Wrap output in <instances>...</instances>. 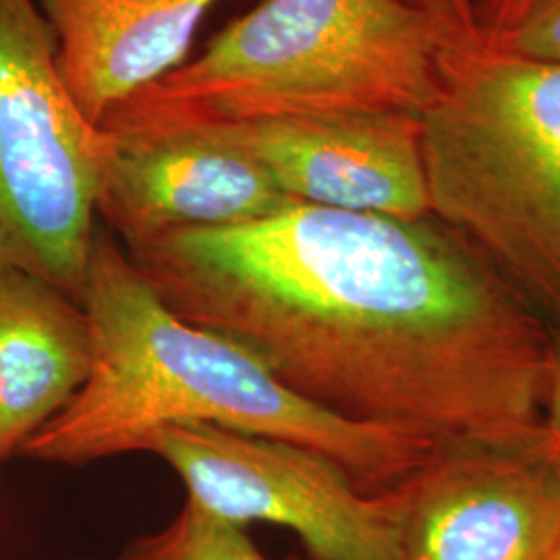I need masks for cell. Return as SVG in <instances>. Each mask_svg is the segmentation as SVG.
<instances>
[{
  "mask_svg": "<svg viewBox=\"0 0 560 560\" xmlns=\"http://www.w3.org/2000/svg\"><path fill=\"white\" fill-rule=\"evenodd\" d=\"M143 453L179 476L187 501L241 527L291 529L314 560H397L390 490L361 492L318 453L212 423L166 425Z\"/></svg>",
  "mask_w": 560,
  "mask_h": 560,
  "instance_id": "8992f818",
  "label": "cell"
},
{
  "mask_svg": "<svg viewBox=\"0 0 560 560\" xmlns=\"http://www.w3.org/2000/svg\"><path fill=\"white\" fill-rule=\"evenodd\" d=\"M548 560H560V541H559V546H557V550H555V552H552V557H550V559Z\"/></svg>",
  "mask_w": 560,
  "mask_h": 560,
  "instance_id": "e0dca14e",
  "label": "cell"
},
{
  "mask_svg": "<svg viewBox=\"0 0 560 560\" xmlns=\"http://www.w3.org/2000/svg\"><path fill=\"white\" fill-rule=\"evenodd\" d=\"M459 32L405 0H266L198 59L122 102L101 129L407 113L421 117Z\"/></svg>",
  "mask_w": 560,
  "mask_h": 560,
  "instance_id": "3957f363",
  "label": "cell"
},
{
  "mask_svg": "<svg viewBox=\"0 0 560 560\" xmlns=\"http://www.w3.org/2000/svg\"><path fill=\"white\" fill-rule=\"evenodd\" d=\"M108 136L96 217L125 247L175 231L261 221L298 203L214 127Z\"/></svg>",
  "mask_w": 560,
  "mask_h": 560,
  "instance_id": "9c48e42d",
  "label": "cell"
},
{
  "mask_svg": "<svg viewBox=\"0 0 560 560\" xmlns=\"http://www.w3.org/2000/svg\"><path fill=\"white\" fill-rule=\"evenodd\" d=\"M544 460L557 474L560 481V340L555 342L546 405H544Z\"/></svg>",
  "mask_w": 560,
  "mask_h": 560,
  "instance_id": "9a60e30c",
  "label": "cell"
},
{
  "mask_svg": "<svg viewBox=\"0 0 560 560\" xmlns=\"http://www.w3.org/2000/svg\"><path fill=\"white\" fill-rule=\"evenodd\" d=\"M432 217L560 320V67L453 34L421 115Z\"/></svg>",
  "mask_w": 560,
  "mask_h": 560,
  "instance_id": "277c9868",
  "label": "cell"
},
{
  "mask_svg": "<svg viewBox=\"0 0 560 560\" xmlns=\"http://www.w3.org/2000/svg\"><path fill=\"white\" fill-rule=\"evenodd\" d=\"M214 127L289 200L395 219L432 217L423 125L407 113H342Z\"/></svg>",
  "mask_w": 560,
  "mask_h": 560,
  "instance_id": "ba28073f",
  "label": "cell"
},
{
  "mask_svg": "<svg viewBox=\"0 0 560 560\" xmlns=\"http://www.w3.org/2000/svg\"><path fill=\"white\" fill-rule=\"evenodd\" d=\"M488 44L521 59L560 67V0H544L509 34Z\"/></svg>",
  "mask_w": 560,
  "mask_h": 560,
  "instance_id": "4fadbf2b",
  "label": "cell"
},
{
  "mask_svg": "<svg viewBox=\"0 0 560 560\" xmlns=\"http://www.w3.org/2000/svg\"><path fill=\"white\" fill-rule=\"evenodd\" d=\"M544 0H471L476 32L483 42H494L520 25Z\"/></svg>",
  "mask_w": 560,
  "mask_h": 560,
  "instance_id": "5bb4252c",
  "label": "cell"
},
{
  "mask_svg": "<svg viewBox=\"0 0 560 560\" xmlns=\"http://www.w3.org/2000/svg\"><path fill=\"white\" fill-rule=\"evenodd\" d=\"M92 363L83 305L40 277L0 268V463L80 393Z\"/></svg>",
  "mask_w": 560,
  "mask_h": 560,
  "instance_id": "8fae6325",
  "label": "cell"
},
{
  "mask_svg": "<svg viewBox=\"0 0 560 560\" xmlns=\"http://www.w3.org/2000/svg\"><path fill=\"white\" fill-rule=\"evenodd\" d=\"M110 148L62 81L38 0H0V268L81 303Z\"/></svg>",
  "mask_w": 560,
  "mask_h": 560,
  "instance_id": "5b68a950",
  "label": "cell"
},
{
  "mask_svg": "<svg viewBox=\"0 0 560 560\" xmlns=\"http://www.w3.org/2000/svg\"><path fill=\"white\" fill-rule=\"evenodd\" d=\"M393 497L397 560H548L560 481L544 455L442 448Z\"/></svg>",
  "mask_w": 560,
  "mask_h": 560,
  "instance_id": "52a82bcc",
  "label": "cell"
},
{
  "mask_svg": "<svg viewBox=\"0 0 560 560\" xmlns=\"http://www.w3.org/2000/svg\"><path fill=\"white\" fill-rule=\"evenodd\" d=\"M405 2L459 32H476L471 0H405Z\"/></svg>",
  "mask_w": 560,
  "mask_h": 560,
  "instance_id": "2e32d148",
  "label": "cell"
},
{
  "mask_svg": "<svg viewBox=\"0 0 560 560\" xmlns=\"http://www.w3.org/2000/svg\"><path fill=\"white\" fill-rule=\"evenodd\" d=\"M127 256L179 318L328 413L441 451L544 455L555 340L436 217L293 203L127 245Z\"/></svg>",
  "mask_w": 560,
  "mask_h": 560,
  "instance_id": "6da1fadb",
  "label": "cell"
},
{
  "mask_svg": "<svg viewBox=\"0 0 560 560\" xmlns=\"http://www.w3.org/2000/svg\"><path fill=\"white\" fill-rule=\"evenodd\" d=\"M219 0H38L67 90L101 127L122 102L179 69Z\"/></svg>",
  "mask_w": 560,
  "mask_h": 560,
  "instance_id": "30bf717a",
  "label": "cell"
},
{
  "mask_svg": "<svg viewBox=\"0 0 560 560\" xmlns=\"http://www.w3.org/2000/svg\"><path fill=\"white\" fill-rule=\"evenodd\" d=\"M81 305L94 337L92 374L20 457L80 467L143 453L166 425L212 423L318 453L376 497L441 451L301 399L241 347L179 318L98 224Z\"/></svg>",
  "mask_w": 560,
  "mask_h": 560,
  "instance_id": "7a4b0ae2",
  "label": "cell"
},
{
  "mask_svg": "<svg viewBox=\"0 0 560 560\" xmlns=\"http://www.w3.org/2000/svg\"><path fill=\"white\" fill-rule=\"evenodd\" d=\"M117 560H270L247 534V527L221 520L196 502L161 532L127 544Z\"/></svg>",
  "mask_w": 560,
  "mask_h": 560,
  "instance_id": "7c38bea8",
  "label": "cell"
},
{
  "mask_svg": "<svg viewBox=\"0 0 560 560\" xmlns=\"http://www.w3.org/2000/svg\"><path fill=\"white\" fill-rule=\"evenodd\" d=\"M0 465H2V463H0Z\"/></svg>",
  "mask_w": 560,
  "mask_h": 560,
  "instance_id": "ac0fdd59",
  "label": "cell"
}]
</instances>
